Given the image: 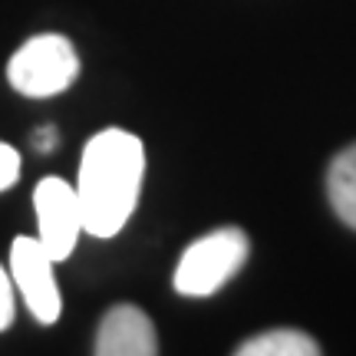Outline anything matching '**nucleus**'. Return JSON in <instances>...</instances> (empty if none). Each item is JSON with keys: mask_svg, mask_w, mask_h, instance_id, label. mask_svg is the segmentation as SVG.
<instances>
[{"mask_svg": "<svg viewBox=\"0 0 356 356\" xmlns=\"http://www.w3.org/2000/svg\"><path fill=\"white\" fill-rule=\"evenodd\" d=\"M145 175L142 139L126 129H102L83 149L76 198L83 231L92 238H115L136 211Z\"/></svg>", "mask_w": 356, "mask_h": 356, "instance_id": "f257e3e1", "label": "nucleus"}, {"mask_svg": "<svg viewBox=\"0 0 356 356\" xmlns=\"http://www.w3.org/2000/svg\"><path fill=\"white\" fill-rule=\"evenodd\" d=\"M248 234L241 228H218L185 248L175 267V291L181 297H208L221 291L248 261Z\"/></svg>", "mask_w": 356, "mask_h": 356, "instance_id": "f03ea898", "label": "nucleus"}, {"mask_svg": "<svg viewBox=\"0 0 356 356\" xmlns=\"http://www.w3.org/2000/svg\"><path fill=\"white\" fill-rule=\"evenodd\" d=\"M79 73V53L60 33H40L26 40L7 63V79L17 92L47 99L63 92Z\"/></svg>", "mask_w": 356, "mask_h": 356, "instance_id": "7ed1b4c3", "label": "nucleus"}, {"mask_svg": "<svg viewBox=\"0 0 356 356\" xmlns=\"http://www.w3.org/2000/svg\"><path fill=\"white\" fill-rule=\"evenodd\" d=\"M50 251L40 244V238H13L10 248V280L13 291H20V297L26 300L30 314L40 323H56L63 300H60V287H56V274H53Z\"/></svg>", "mask_w": 356, "mask_h": 356, "instance_id": "20e7f679", "label": "nucleus"}, {"mask_svg": "<svg viewBox=\"0 0 356 356\" xmlns=\"http://www.w3.org/2000/svg\"><path fill=\"white\" fill-rule=\"evenodd\" d=\"M33 208H37L40 244L50 251L53 261H66L83 234V211H79L76 188L63 178H43L33 191Z\"/></svg>", "mask_w": 356, "mask_h": 356, "instance_id": "39448f33", "label": "nucleus"}, {"mask_svg": "<svg viewBox=\"0 0 356 356\" xmlns=\"http://www.w3.org/2000/svg\"><path fill=\"white\" fill-rule=\"evenodd\" d=\"M96 353L99 356H152L159 353V337H155L152 320L145 310L132 304L113 307L99 323L96 333Z\"/></svg>", "mask_w": 356, "mask_h": 356, "instance_id": "423d86ee", "label": "nucleus"}, {"mask_svg": "<svg viewBox=\"0 0 356 356\" xmlns=\"http://www.w3.org/2000/svg\"><path fill=\"white\" fill-rule=\"evenodd\" d=\"M327 195H330V204H333V211H337V218L343 221L346 228L356 231V145L343 149L330 162Z\"/></svg>", "mask_w": 356, "mask_h": 356, "instance_id": "0eeeda50", "label": "nucleus"}, {"mask_svg": "<svg viewBox=\"0 0 356 356\" xmlns=\"http://www.w3.org/2000/svg\"><path fill=\"white\" fill-rule=\"evenodd\" d=\"M241 356H317L320 346L314 337L300 330H267L238 346Z\"/></svg>", "mask_w": 356, "mask_h": 356, "instance_id": "6e6552de", "label": "nucleus"}, {"mask_svg": "<svg viewBox=\"0 0 356 356\" xmlns=\"http://www.w3.org/2000/svg\"><path fill=\"white\" fill-rule=\"evenodd\" d=\"M20 178V155L13 145L0 142V191H7Z\"/></svg>", "mask_w": 356, "mask_h": 356, "instance_id": "1a4fd4ad", "label": "nucleus"}, {"mask_svg": "<svg viewBox=\"0 0 356 356\" xmlns=\"http://www.w3.org/2000/svg\"><path fill=\"white\" fill-rule=\"evenodd\" d=\"M13 320V280L0 267V330H7Z\"/></svg>", "mask_w": 356, "mask_h": 356, "instance_id": "9d476101", "label": "nucleus"}]
</instances>
